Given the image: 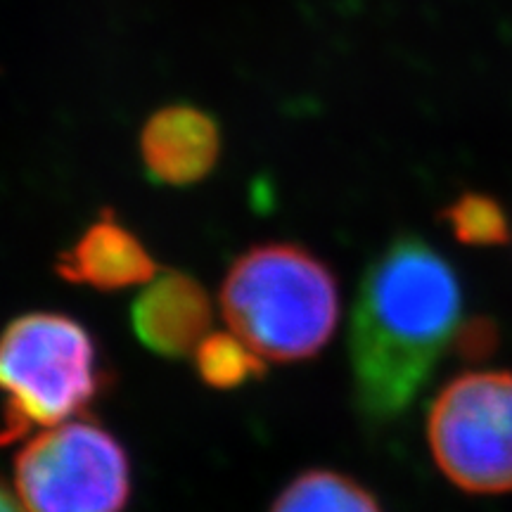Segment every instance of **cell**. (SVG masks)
Segmentation results:
<instances>
[{
  "label": "cell",
  "mask_w": 512,
  "mask_h": 512,
  "mask_svg": "<svg viewBox=\"0 0 512 512\" xmlns=\"http://www.w3.org/2000/svg\"><path fill=\"white\" fill-rule=\"evenodd\" d=\"M12 467L27 512H124L131 501L128 451L100 422L74 418L41 430Z\"/></svg>",
  "instance_id": "cell-4"
},
{
  "label": "cell",
  "mask_w": 512,
  "mask_h": 512,
  "mask_svg": "<svg viewBox=\"0 0 512 512\" xmlns=\"http://www.w3.org/2000/svg\"><path fill=\"white\" fill-rule=\"evenodd\" d=\"M219 304L228 328L273 363L316 358L339 325L335 271L297 242H259L235 256Z\"/></svg>",
  "instance_id": "cell-2"
},
{
  "label": "cell",
  "mask_w": 512,
  "mask_h": 512,
  "mask_svg": "<svg viewBox=\"0 0 512 512\" xmlns=\"http://www.w3.org/2000/svg\"><path fill=\"white\" fill-rule=\"evenodd\" d=\"M458 273L415 233L384 245L363 271L349 320L356 411L370 427L408 413L465 328Z\"/></svg>",
  "instance_id": "cell-1"
},
{
  "label": "cell",
  "mask_w": 512,
  "mask_h": 512,
  "mask_svg": "<svg viewBox=\"0 0 512 512\" xmlns=\"http://www.w3.org/2000/svg\"><path fill=\"white\" fill-rule=\"evenodd\" d=\"M211 318L209 292L195 275L176 268L145 283L131 306L133 335L147 351L166 361L192 356L209 335Z\"/></svg>",
  "instance_id": "cell-7"
},
{
  "label": "cell",
  "mask_w": 512,
  "mask_h": 512,
  "mask_svg": "<svg viewBox=\"0 0 512 512\" xmlns=\"http://www.w3.org/2000/svg\"><path fill=\"white\" fill-rule=\"evenodd\" d=\"M268 512H384L373 491L344 472H299L275 496Z\"/></svg>",
  "instance_id": "cell-9"
},
{
  "label": "cell",
  "mask_w": 512,
  "mask_h": 512,
  "mask_svg": "<svg viewBox=\"0 0 512 512\" xmlns=\"http://www.w3.org/2000/svg\"><path fill=\"white\" fill-rule=\"evenodd\" d=\"M200 380L211 389L228 392L242 384L261 380L266 375V361L247 342L230 332H209L192 351Z\"/></svg>",
  "instance_id": "cell-10"
},
{
  "label": "cell",
  "mask_w": 512,
  "mask_h": 512,
  "mask_svg": "<svg viewBox=\"0 0 512 512\" xmlns=\"http://www.w3.org/2000/svg\"><path fill=\"white\" fill-rule=\"evenodd\" d=\"M444 219L463 245L494 247L510 238V223L494 197L465 192L444 209Z\"/></svg>",
  "instance_id": "cell-11"
},
{
  "label": "cell",
  "mask_w": 512,
  "mask_h": 512,
  "mask_svg": "<svg viewBox=\"0 0 512 512\" xmlns=\"http://www.w3.org/2000/svg\"><path fill=\"white\" fill-rule=\"evenodd\" d=\"M138 145L145 176L152 183L188 188L216 169L223 140L214 114L176 102L147 117Z\"/></svg>",
  "instance_id": "cell-6"
},
{
  "label": "cell",
  "mask_w": 512,
  "mask_h": 512,
  "mask_svg": "<svg viewBox=\"0 0 512 512\" xmlns=\"http://www.w3.org/2000/svg\"><path fill=\"white\" fill-rule=\"evenodd\" d=\"M0 512H27L19 503L15 491H10L5 482H0Z\"/></svg>",
  "instance_id": "cell-12"
},
{
  "label": "cell",
  "mask_w": 512,
  "mask_h": 512,
  "mask_svg": "<svg viewBox=\"0 0 512 512\" xmlns=\"http://www.w3.org/2000/svg\"><path fill=\"white\" fill-rule=\"evenodd\" d=\"M55 273L72 285L119 292L150 283L159 266L145 242L119 219L117 211L102 209L74 245L57 256Z\"/></svg>",
  "instance_id": "cell-8"
},
{
  "label": "cell",
  "mask_w": 512,
  "mask_h": 512,
  "mask_svg": "<svg viewBox=\"0 0 512 512\" xmlns=\"http://www.w3.org/2000/svg\"><path fill=\"white\" fill-rule=\"evenodd\" d=\"M110 380L86 325L57 311L22 313L0 332V394L8 399L0 444L79 418Z\"/></svg>",
  "instance_id": "cell-3"
},
{
  "label": "cell",
  "mask_w": 512,
  "mask_h": 512,
  "mask_svg": "<svg viewBox=\"0 0 512 512\" xmlns=\"http://www.w3.org/2000/svg\"><path fill=\"white\" fill-rule=\"evenodd\" d=\"M434 465L465 494L512 491V373L465 370L446 382L427 411Z\"/></svg>",
  "instance_id": "cell-5"
}]
</instances>
